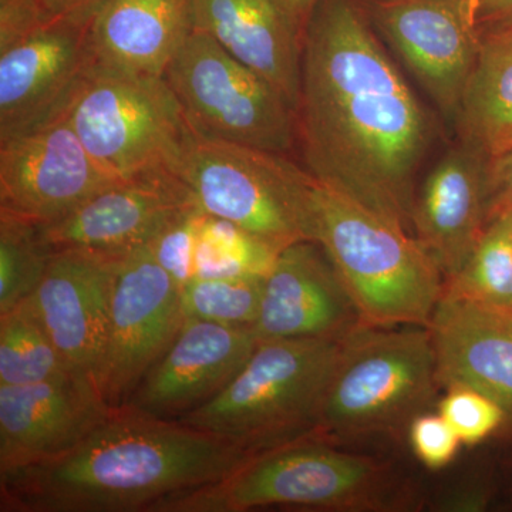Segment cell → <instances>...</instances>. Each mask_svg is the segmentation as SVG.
<instances>
[{"instance_id":"obj_1","label":"cell","mask_w":512,"mask_h":512,"mask_svg":"<svg viewBox=\"0 0 512 512\" xmlns=\"http://www.w3.org/2000/svg\"><path fill=\"white\" fill-rule=\"evenodd\" d=\"M296 121L306 170L320 184L412 228L436 126L359 0L316 6L302 37Z\"/></svg>"},{"instance_id":"obj_2","label":"cell","mask_w":512,"mask_h":512,"mask_svg":"<svg viewBox=\"0 0 512 512\" xmlns=\"http://www.w3.org/2000/svg\"><path fill=\"white\" fill-rule=\"evenodd\" d=\"M251 456L126 404L63 456L0 471V512H153L168 498L217 483Z\"/></svg>"},{"instance_id":"obj_3","label":"cell","mask_w":512,"mask_h":512,"mask_svg":"<svg viewBox=\"0 0 512 512\" xmlns=\"http://www.w3.org/2000/svg\"><path fill=\"white\" fill-rule=\"evenodd\" d=\"M315 242L335 266L363 326H429L446 281L402 225L318 181Z\"/></svg>"},{"instance_id":"obj_4","label":"cell","mask_w":512,"mask_h":512,"mask_svg":"<svg viewBox=\"0 0 512 512\" xmlns=\"http://www.w3.org/2000/svg\"><path fill=\"white\" fill-rule=\"evenodd\" d=\"M400 497L383 463L312 434L256 453L217 483L168 498L153 512L383 511L402 505Z\"/></svg>"},{"instance_id":"obj_5","label":"cell","mask_w":512,"mask_h":512,"mask_svg":"<svg viewBox=\"0 0 512 512\" xmlns=\"http://www.w3.org/2000/svg\"><path fill=\"white\" fill-rule=\"evenodd\" d=\"M346 338L259 340L227 387L178 421L249 454L312 436Z\"/></svg>"},{"instance_id":"obj_6","label":"cell","mask_w":512,"mask_h":512,"mask_svg":"<svg viewBox=\"0 0 512 512\" xmlns=\"http://www.w3.org/2000/svg\"><path fill=\"white\" fill-rule=\"evenodd\" d=\"M437 386L429 328L360 326L343 342L315 436L338 443L409 429Z\"/></svg>"},{"instance_id":"obj_7","label":"cell","mask_w":512,"mask_h":512,"mask_svg":"<svg viewBox=\"0 0 512 512\" xmlns=\"http://www.w3.org/2000/svg\"><path fill=\"white\" fill-rule=\"evenodd\" d=\"M177 177L205 214L237 225L276 252L315 241L318 180L286 154L197 138Z\"/></svg>"},{"instance_id":"obj_8","label":"cell","mask_w":512,"mask_h":512,"mask_svg":"<svg viewBox=\"0 0 512 512\" xmlns=\"http://www.w3.org/2000/svg\"><path fill=\"white\" fill-rule=\"evenodd\" d=\"M66 119L94 160L117 180L177 175L198 138L164 77L97 67Z\"/></svg>"},{"instance_id":"obj_9","label":"cell","mask_w":512,"mask_h":512,"mask_svg":"<svg viewBox=\"0 0 512 512\" xmlns=\"http://www.w3.org/2000/svg\"><path fill=\"white\" fill-rule=\"evenodd\" d=\"M164 79L202 140L286 156L298 141L296 110L284 94L205 33L191 29Z\"/></svg>"},{"instance_id":"obj_10","label":"cell","mask_w":512,"mask_h":512,"mask_svg":"<svg viewBox=\"0 0 512 512\" xmlns=\"http://www.w3.org/2000/svg\"><path fill=\"white\" fill-rule=\"evenodd\" d=\"M181 286L148 247L117 259L109 335L97 373L104 400L124 406L184 322Z\"/></svg>"},{"instance_id":"obj_11","label":"cell","mask_w":512,"mask_h":512,"mask_svg":"<svg viewBox=\"0 0 512 512\" xmlns=\"http://www.w3.org/2000/svg\"><path fill=\"white\" fill-rule=\"evenodd\" d=\"M89 20H56L0 49V143L66 119L96 69Z\"/></svg>"},{"instance_id":"obj_12","label":"cell","mask_w":512,"mask_h":512,"mask_svg":"<svg viewBox=\"0 0 512 512\" xmlns=\"http://www.w3.org/2000/svg\"><path fill=\"white\" fill-rule=\"evenodd\" d=\"M365 9L377 35L454 121L481 46L467 0H366Z\"/></svg>"},{"instance_id":"obj_13","label":"cell","mask_w":512,"mask_h":512,"mask_svg":"<svg viewBox=\"0 0 512 512\" xmlns=\"http://www.w3.org/2000/svg\"><path fill=\"white\" fill-rule=\"evenodd\" d=\"M69 120L0 143V211L49 225L117 183Z\"/></svg>"},{"instance_id":"obj_14","label":"cell","mask_w":512,"mask_h":512,"mask_svg":"<svg viewBox=\"0 0 512 512\" xmlns=\"http://www.w3.org/2000/svg\"><path fill=\"white\" fill-rule=\"evenodd\" d=\"M114 407L79 372L33 384H0V471L63 456Z\"/></svg>"},{"instance_id":"obj_15","label":"cell","mask_w":512,"mask_h":512,"mask_svg":"<svg viewBox=\"0 0 512 512\" xmlns=\"http://www.w3.org/2000/svg\"><path fill=\"white\" fill-rule=\"evenodd\" d=\"M258 342L251 326L185 318L126 404L161 419L180 420L220 394Z\"/></svg>"},{"instance_id":"obj_16","label":"cell","mask_w":512,"mask_h":512,"mask_svg":"<svg viewBox=\"0 0 512 512\" xmlns=\"http://www.w3.org/2000/svg\"><path fill=\"white\" fill-rule=\"evenodd\" d=\"M194 205L177 175H141L104 188L40 231L52 251L82 249L121 258L150 245L168 222Z\"/></svg>"},{"instance_id":"obj_17","label":"cell","mask_w":512,"mask_h":512,"mask_svg":"<svg viewBox=\"0 0 512 512\" xmlns=\"http://www.w3.org/2000/svg\"><path fill=\"white\" fill-rule=\"evenodd\" d=\"M117 259L82 249L53 251L30 296L66 365L94 380L106 352Z\"/></svg>"},{"instance_id":"obj_18","label":"cell","mask_w":512,"mask_h":512,"mask_svg":"<svg viewBox=\"0 0 512 512\" xmlns=\"http://www.w3.org/2000/svg\"><path fill=\"white\" fill-rule=\"evenodd\" d=\"M362 325L355 303L318 242L282 249L265 276L259 340L342 339Z\"/></svg>"},{"instance_id":"obj_19","label":"cell","mask_w":512,"mask_h":512,"mask_svg":"<svg viewBox=\"0 0 512 512\" xmlns=\"http://www.w3.org/2000/svg\"><path fill=\"white\" fill-rule=\"evenodd\" d=\"M439 386L487 394L512 420V306L490 305L444 289L429 326Z\"/></svg>"},{"instance_id":"obj_20","label":"cell","mask_w":512,"mask_h":512,"mask_svg":"<svg viewBox=\"0 0 512 512\" xmlns=\"http://www.w3.org/2000/svg\"><path fill=\"white\" fill-rule=\"evenodd\" d=\"M488 158L458 141L416 192L412 227L450 281L473 255L487 227Z\"/></svg>"},{"instance_id":"obj_21","label":"cell","mask_w":512,"mask_h":512,"mask_svg":"<svg viewBox=\"0 0 512 512\" xmlns=\"http://www.w3.org/2000/svg\"><path fill=\"white\" fill-rule=\"evenodd\" d=\"M191 29L275 86L293 109L301 90L302 37L272 0H187Z\"/></svg>"},{"instance_id":"obj_22","label":"cell","mask_w":512,"mask_h":512,"mask_svg":"<svg viewBox=\"0 0 512 512\" xmlns=\"http://www.w3.org/2000/svg\"><path fill=\"white\" fill-rule=\"evenodd\" d=\"M191 32L187 0H104L89 20L97 69L164 77Z\"/></svg>"},{"instance_id":"obj_23","label":"cell","mask_w":512,"mask_h":512,"mask_svg":"<svg viewBox=\"0 0 512 512\" xmlns=\"http://www.w3.org/2000/svg\"><path fill=\"white\" fill-rule=\"evenodd\" d=\"M480 33V53L454 123L461 143L493 160L512 150V30Z\"/></svg>"},{"instance_id":"obj_24","label":"cell","mask_w":512,"mask_h":512,"mask_svg":"<svg viewBox=\"0 0 512 512\" xmlns=\"http://www.w3.org/2000/svg\"><path fill=\"white\" fill-rule=\"evenodd\" d=\"M67 372L30 298L0 313V384L46 382Z\"/></svg>"},{"instance_id":"obj_25","label":"cell","mask_w":512,"mask_h":512,"mask_svg":"<svg viewBox=\"0 0 512 512\" xmlns=\"http://www.w3.org/2000/svg\"><path fill=\"white\" fill-rule=\"evenodd\" d=\"M444 289L473 301L512 306V214L488 221L473 255Z\"/></svg>"},{"instance_id":"obj_26","label":"cell","mask_w":512,"mask_h":512,"mask_svg":"<svg viewBox=\"0 0 512 512\" xmlns=\"http://www.w3.org/2000/svg\"><path fill=\"white\" fill-rule=\"evenodd\" d=\"M52 252L40 225L0 211V313L33 295Z\"/></svg>"},{"instance_id":"obj_27","label":"cell","mask_w":512,"mask_h":512,"mask_svg":"<svg viewBox=\"0 0 512 512\" xmlns=\"http://www.w3.org/2000/svg\"><path fill=\"white\" fill-rule=\"evenodd\" d=\"M278 254L237 225L205 214L198 239L195 276H266Z\"/></svg>"},{"instance_id":"obj_28","label":"cell","mask_w":512,"mask_h":512,"mask_svg":"<svg viewBox=\"0 0 512 512\" xmlns=\"http://www.w3.org/2000/svg\"><path fill=\"white\" fill-rule=\"evenodd\" d=\"M265 276L198 278L181 288L184 318L254 328L261 308Z\"/></svg>"},{"instance_id":"obj_29","label":"cell","mask_w":512,"mask_h":512,"mask_svg":"<svg viewBox=\"0 0 512 512\" xmlns=\"http://www.w3.org/2000/svg\"><path fill=\"white\" fill-rule=\"evenodd\" d=\"M439 413L467 446H476L493 436L507 420L503 407L487 394L467 386L448 387Z\"/></svg>"},{"instance_id":"obj_30","label":"cell","mask_w":512,"mask_h":512,"mask_svg":"<svg viewBox=\"0 0 512 512\" xmlns=\"http://www.w3.org/2000/svg\"><path fill=\"white\" fill-rule=\"evenodd\" d=\"M205 212L198 205L173 218L150 245L151 254L183 288L195 278V258Z\"/></svg>"},{"instance_id":"obj_31","label":"cell","mask_w":512,"mask_h":512,"mask_svg":"<svg viewBox=\"0 0 512 512\" xmlns=\"http://www.w3.org/2000/svg\"><path fill=\"white\" fill-rule=\"evenodd\" d=\"M414 456L430 470H440L456 458L461 440L441 414L421 413L409 426Z\"/></svg>"},{"instance_id":"obj_32","label":"cell","mask_w":512,"mask_h":512,"mask_svg":"<svg viewBox=\"0 0 512 512\" xmlns=\"http://www.w3.org/2000/svg\"><path fill=\"white\" fill-rule=\"evenodd\" d=\"M49 23L39 0H0V49Z\"/></svg>"},{"instance_id":"obj_33","label":"cell","mask_w":512,"mask_h":512,"mask_svg":"<svg viewBox=\"0 0 512 512\" xmlns=\"http://www.w3.org/2000/svg\"><path fill=\"white\" fill-rule=\"evenodd\" d=\"M488 221L512 214V150L488 161Z\"/></svg>"},{"instance_id":"obj_34","label":"cell","mask_w":512,"mask_h":512,"mask_svg":"<svg viewBox=\"0 0 512 512\" xmlns=\"http://www.w3.org/2000/svg\"><path fill=\"white\" fill-rule=\"evenodd\" d=\"M104 0H39L47 18L55 22L60 19H90Z\"/></svg>"},{"instance_id":"obj_35","label":"cell","mask_w":512,"mask_h":512,"mask_svg":"<svg viewBox=\"0 0 512 512\" xmlns=\"http://www.w3.org/2000/svg\"><path fill=\"white\" fill-rule=\"evenodd\" d=\"M476 19L480 32L511 26L512 0H481Z\"/></svg>"},{"instance_id":"obj_36","label":"cell","mask_w":512,"mask_h":512,"mask_svg":"<svg viewBox=\"0 0 512 512\" xmlns=\"http://www.w3.org/2000/svg\"><path fill=\"white\" fill-rule=\"evenodd\" d=\"M279 12L285 16L286 20L291 23L292 28L303 37L306 26L311 20L316 6L320 0H272Z\"/></svg>"},{"instance_id":"obj_37","label":"cell","mask_w":512,"mask_h":512,"mask_svg":"<svg viewBox=\"0 0 512 512\" xmlns=\"http://www.w3.org/2000/svg\"><path fill=\"white\" fill-rule=\"evenodd\" d=\"M488 495L478 488H464L448 495L441 507L450 511H480L487 505Z\"/></svg>"},{"instance_id":"obj_38","label":"cell","mask_w":512,"mask_h":512,"mask_svg":"<svg viewBox=\"0 0 512 512\" xmlns=\"http://www.w3.org/2000/svg\"><path fill=\"white\" fill-rule=\"evenodd\" d=\"M480 2H481V0H467L468 5H470V8L473 9L474 13H476V16H477L478 5H480Z\"/></svg>"},{"instance_id":"obj_39","label":"cell","mask_w":512,"mask_h":512,"mask_svg":"<svg viewBox=\"0 0 512 512\" xmlns=\"http://www.w3.org/2000/svg\"><path fill=\"white\" fill-rule=\"evenodd\" d=\"M500 29H503V28H500ZM507 29H511L512 30V25L511 26H507Z\"/></svg>"}]
</instances>
